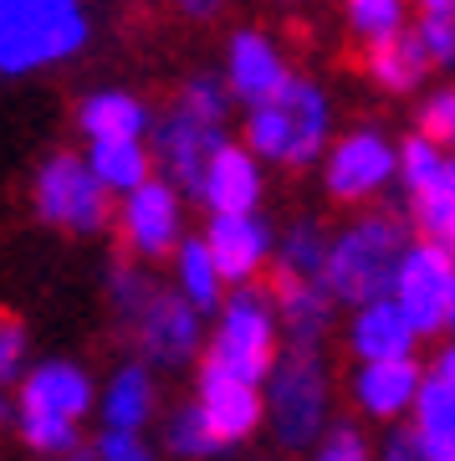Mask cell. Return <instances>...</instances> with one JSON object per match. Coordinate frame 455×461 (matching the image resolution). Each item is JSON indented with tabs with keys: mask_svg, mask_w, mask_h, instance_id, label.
<instances>
[{
	"mask_svg": "<svg viewBox=\"0 0 455 461\" xmlns=\"http://www.w3.org/2000/svg\"><path fill=\"white\" fill-rule=\"evenodd\" d=\"M179 282H184V297L195 313H210L220 303V272H215V257L205 241H184L179 247Z\"/></svg>",
	"mask_w": 455,
	"mask_h": 461,
	"instance_id": "26",
	"label": "cell"
},
{
	"mask_svg": "<svg viewBox=\"0 0 455 461\" xmlns=\"http://www.w3.org/2000/svg\"><path fill=\"white\" fill-rule=\"evenodd\" d=\"M98 461H154V456H148V446L133 430H108L98 441Z\"/></svg>",
	"mask_w": 455,
	"mask_h": 461,
	"instance_id": "36",
	"label": "cell"
},
{
	"mask_svg": "<svg viewBox=\"0 0 455 461\" xmlns=\"http://www.w3.org/2000/svg\"><path fill=\"white\" fill-rule=\"evenodd\" d=\"M179 241V195L174 185L148 180L123 205V247L138 257H169Z\"/></svg>",
	"mask_w": 455,
	"mask_h": 461,
	"instance_id": "13",
	"label": "cell"
},
{
	"mask_svg": "<svg viewBox=\"0 0 455 461\" xmlns=\"http://www.w3.org/2000/svg\"><path fill=\"white\" fill-rule=\"evenodd\" d=\"M424 16H455V0H420Z\"/></svg>",
	"mask_w": 455,
	"mask_h": 461,
	"instance_id": "41",
	"label": "cell"
},
{
	"mask_svg": "<svg viewBox=\"0 0 455 461\" xmlns=\"http://www.w3.org/2000/svg\"><path fill=\"white\" fill-rule=\"evenodd\" d=\"M195 405H200L205 426H210V436L220 446L245 441V436L261 426V415H266L256 384L241 379V375H230V369H220L215 359L200 364V400H195Z\"/></svg>",
	"mask_w": 455,
	"mask_h": 461,
	"instance_id": "10",
	"label": "cell"
},
{
	"mask_svg": "<svg viewBox=\"0 0 455 461\" xmlns=\"http://www.w3.org/2000/svg\"><path fill=\"white\" fill-rule=\"evenodd\" d=\"M451 247H455V230H451Z\"/></svg>",
	"mask_w": 455,
	"mask_h": 461,
	"instance_id": "44",
	"label": "cell"
},
{
	"mask_svg": "<svg viewBox=\"0 0 455 461\" xmlns=\"http://www.w3.org/2000/svg\"><path fill=\"white\" fill-rule=\"evenodd\" d=\"M394 175H399V149H394L379 129H353L327 149L323 180H327V195L333 200H348V205H353V200H369V195H379Z\"/></svg>",
	"mask_w": 455,
	"mask_h": 461,
	"instance_id": "9",
	"label": "cell"
},
{
	"mask_svg": "<svg viewBox=\"0 0 455 461\" xmlns=\"http://www.w3.org/2000/svg\"><path fill=\"white\" fill-rule=\"evenodd\" d=\"M266 415L287 451H308L327 426V369L317 348H287L272 369Z\"/></svg>",
	"mask_w": 455,
	"mask_h": 461,
	"instance_id": "5",
	"label": "cell"
},
{
	"mask_svg": "<svg viewBox=\"0 0 455 461\" xmlns=\"http://www.w3.org/2000/svg\"><path fill=\"white\" fill-rule=\"evenodd\" d=\"M93 175L103 180V190H123L133 195L138 185H148V149L133 139V144H93Z\"/></svg>",
	"mask_w": 455,
	"mask_h": 461,
	"instance_id": "24",
	"label": "cell"
},
{
	"mask_svg": "<svg viewBox=\"0 0 455 461\" xmlns=\"http://www.w3.org/2000/svg\"><path fill=\"white\" fill-rule=\"evenodd\" d=\"M451 277H455V262H451V247L440 241H420V247L405 251L399 262V277H394V303L399 313L415 323V333H440L445 329V313H451Z\"/></svg>",
	"mask_w": 455,
	"mask_h": 461,
	"instance_id": "8",
	"label": "cell"
},
{
	"mask_svg": "<svg viewBox=\"0 0 455 461\" xmlns=\"http://www.w3.org/2000/svg\"><path fill=\"white\" fill-rule=\"evenodd\" d=\"M424 461H455V436H420Z\"/></svg>",
	"mask_w": 455,
	"mask_h": 461,
	"instance_id": "38",
	"label": "cell"
},
{
	"mask_svg": "<svg viewBox=\"0 0 455 461\" xmlns=\"http://www.w3.org/2000/svg\"><path fill=\"white\" fill-rule=\"evenodd\" d=\"M415 215H420V230L424 241H440V247H451V230H455V165L451 175L430 190V195L415 200Z\"/></svg>",
	"mask_w": 455,
	"mask_h": 461,
	"instance_id": "28",
	"label": "cell"
},
{
	"mask_svg": "<svg viewBox=\"0 0 455 461\" xmlns=\"http://www.w3.org/2000/svg\"><path fill=\"white\" fill-rule=\"evenodd\" d=\"M415 430H420V436H455V395L440 384L435 375L420 384V400H415Z\"/></svg>",
	"mask_w": 455,
	"mask_h": 461,
	"instance_id": "30",
	"label": "cell"
},
{
	"mask_svg": "<svg viewBox=\"0 0 455 461\" xmlns=\"http://www.w3.org/2000/svg\"><path fill=\"white\" fill-rule=\"evenodd\" d=\"M435 379L445 384V390H451V395H455V344L440 348V359H435Z\"/></svg>",
	"mask_w": 455,
	"mask_h": 461,
	"instance_id": "39",
	"label": "cell"
},
{
	"mask_svg": "<svg viewBox=\"0 0 455 461\" xmlns=\"http://www.w3.org/2000/svg\"><path fill=\"white\" fill-rule=\"evenodd\" d=\"M445 323L455 329V277H451V313H445Z\"/></svg>",
	"mask_w": 455,
	"mask_h": 461,
	"instance_id": "42",
	"label": "cell"
},
{
	"mask_svg": "<svg viewBox=\"0 0 455 461\" xmlns=\"http://www.w3.org/2000/svg\"><path fill=\"white\" fill-rule=\"evenodd\" d=\"M220 5H226V0H179V11H184V16H215Z\"/></svg>",
	"mask_w": 455,
	"mask_h": 461,
	"instance_id": "40",
	"label": "cell"
},
{
	"mask_svg": "<svg viewBox=\"0 0 455 461\" xmlns=\"http://www.w3.org/2000/svg\"><path fill=\"white\" fill-rule=\"evenodd\" d=\"M108 190L103 180L93 175V165H82L77 154H51L41 175H36V215L47 226H62V230H103L108 226Z\"/></svg>",
	"mask_w": 455,
	"mask_h": 461,
	"instance_id": "7",
	"label": "cell"
},
{
	"mask_svg": "<svg viewBox=\"0 0 455 461\" xmlns=\"http://www.w3.org/2000/svg\"><path fill=\"white\" fill-rule=\"evenodd\" d=\"M210 359L241 379H266L277 369V318H272V293L266 287H241L220 313Z\"/></svg>",
	"mask_w": 455,
	"mask_h": 461,
	"instance_id": "6",
	"label": "cell"
},
{
	"mask_svg": "<svg viewBox=\"0 0 455 461\" xmlns=\"http://www.w3.org/2000/svg\"><path fill=\"white\" fill-rule=\"evenodd\" d=\"M226 103H230V93L215 83V77H195V83L179 93V108L195 113V118H205V123H215V129L226 123Z\"/></svg>",
	"mask_w": 455,
	"mask_h": 461,
	"instance_id": "31",
	"label": "cell"
},
{
	"mask_svg": "<svg viewBox=\"0 0 455 461\" xmlns=\"http://www.w3.org/2000/svg\"><path fill=\"white\" fill-rule=\"evenodd\" d=\"M220 144H226L220 129L205 123V118H195V113H184L179 103L159 118V129H154V149H159L164 169H169L174 185L179 190H190V195L205 190V169H210V159H215V149Z\"/></svg>",
	"mask_w": 455,
	"mask_h": 461,
	"instance_id": "11",
	"label": "cell"
},
{
	"mask_svg": "<svg viewBox=\"0 0 455 461\" xmlns=\"http://www.w3.org/2000/svg\"><path fill=\"white\" fill-rule=\"evenodd\" d=\"M287 87V62L261 32H241L230 41V93L251 108L272 103Z\"/></svg>",
	"mask_w": 455,
	"mask_h": 461,
	"instance_id": "17",
	"label": "cell"
},
{
	"mask_svg": "<svg viewBox=\"0 0 455 461\" xmlns=\"http://www.w3.org/2000/svg\"><path fill=\"white\" fill-rule=\"evenodd\" d=\"M327 251H333V241L323 236V226H317V221H297V226L281 236L277 267L281 272H292V277H302V282H323Z\"/></svg>",
	"mask_w": 455,
	"mask_h": 461,
	"instance_id": "23",
	"label": "cell"
},
{
	"mask_svg": "<svg viewBox=\"0 0 455 461\" xmlns=\"http://www.w3.org/2000/svg\"><path fill=\"white\" fill-rule=\"evenodd\" d=\"M272 308L281 313V329H287V339H292V348H317L323 344L327 323H333V303L338 297L327 293V282H302L292 277V272H281L272 277Z\"/></svg>",
	"mask_w": 455,
	"mask_h": 461,
	"instance_id": "14",
	"label": "cell"
},
{
	"mask_svg": "<svg viewBox=\"0 0 455 461\" xmlns=\"http://www.w3.org/2000/svg\"><path fill=\"white\" fill-rule=\"evenodd\" d=\"M169 451H174V456H215V451H220V441L210 436L200 405H179V411L169 415Z\"/></svg>",
	"mask_w": 455,
	"mask_h": 461,
	"instance_id": "29",
	"label": "cell"
},
{
	"mask_svg": "<svg viewBox=\"0 0 455 461\" xmlns=\"http://www.w3.org/2000/svg\"><path fill=\"white\" fill-rule=\"evenodd\" d=\"M424 375L415 369V359H389V364H363L353 375V400L358 411L379 415V420H399L405 411H415Z\"/></svg>",
	"mask_w": 455,
	"mask_h": 461,
	"instance_id": "19",
	"label": "cell"
},
{
	"mask_svg": "<svg viewBox=\"0 0 455 461\" xmlns=\"http://www.w3.org/2000/svg\"><path fill=\"white\" fill-rule=\"evenodd\" d=\"M205 247H210V257H215L220 282H251L261 267H266L272 230L261 226L256 215H215L210 230H205Z\"/></svg>",
	"mask_w": 455,
	"mask_h": 461,
	"instance_id": "15",
	"label": "cell"
},
{
	"mask_svg": "<svg viewBox=\"0 0 455 461\" xmlns=\"http://www.w3.org/2000/svg\"><path fill=\"white\" fill-rule=\"evenodd\" d=\"M415 323L399 313V303L394 297H379L369 308H358L353 313V329H348V344L363 364H389V359H409L415 354Z\"/></svg>",
	"mask_w": 455,
	"mask_h": 461,
	"instance_id": "16",
	"label": "cell"
},
{
	"mask_svg": "<svg viewBox=\"0 0 455 461\" xmlns=\"http://www.w3.org/2000/svg\"><path fill=\"white\" fill-rule=\"evenodd\" d=\"M445 175H451V159H445V149L430 144L424 133H415V139L399 144V180L409 185V195H415V200L430 195Z\"/></svg>",
	"mask_w": 455,
	"mask_h": 461,
	"instance_id": "25",
	"label": "cell"
},
{
	"mask_svg": "<svg viewBox=\"0 0 455 461\" xmlns=\"http://www.w3.org/2000/svg\"><path fill=\"white\" fill-rule=\"evenodd\" d=\"M327 98L323 87L308 77H287L272 103L251 108L245 118V144L256 149L261 159H277V165H312L327 144Z\"/></svg>",
	"mask_w": 455,
	"mask_h": 461,
	"instance_id": "2",
	"label": "cell"
},
{
	"mask_svg": "<svg viewBox=\"0 0 455 461\" xmlns=\"http://www.w3.org/2000/svg\"><path fill=\"white\" fill-rule=\"evenodd\" d=\"M62 461H98L93 451H72V456H62Z\"/></svg>",
	"mask_w": 455,
	"mask_h": 461,
	"instance_id": "43",
	"label": "cell"
},
{
	"mask_svg": "<svg viewBox=\"0 0 455 461\" xmlns=\"http://www.w3.org/2000/svg\"><path fill=\"white\" fill-rule=\"evenodd\" d=\"M87 41L77 0H0V72L62 62Z\"/></svg>",
	"mask_w": 455,
	"mask_h": 461,
	"instance_id": "3",
	"label": "cell"
},
{
	"mask_svg": "<svg viewBox=\"0 0 455 461\" xmlns=\"http://www.w3.org/2000/svg\"><path fill=\"white\" fill-rule=\"evenodd\" d=\"M348 26L363 41H389L405 32V0H348Z\"/></svg>",
	"mask_w": 455,
	"mask_h": 461,
	"instance_id": "27",
	"label": "cell"
},
{
	"mask_svg": "<svg viewBox=\"0 0 455 461\" xmlns=\"http://www.w3.org/2000/svg\"><path fill=\"white\" fill-rule=\"evenodd\" d=\"M200 200L210 205L215 215H251L261 200V169L251 159V149H236V144H220L215 149L210 169H205V190Z\"/></svg>",
	"mask_w": 455,
	"mask_h": 461,
	"instance_id": "18",
	"label": "cell"
},
{
	"mask_svg": "<svg viewBox=\"0 0 455 461\" xmlns=\"http://www.w3.org/2000/svg\"><path fill=\"white\" fill-rule=\"evenodd\" d=\"M87 405H93V384L77 364H41L21 384V441L31 451L72 456L77 451V420L87 415Z\"/></svg>",
	"mask_w": 455,
	"mask_h": 461,
	"instance_id": "4",
	"label": "cell"
},
{
	"mask_svg": "<svg viewBox=\"0 0 455 461\" xmlns=\"http://www.w3.org/2000/svg\"><path fill=\"white\" fill-rule=\"evenodd\" d=\"M312 456H317V461H369V441L358 436V426L338 420V426L323 430V441H317Z\"/></svg>",
	"mask_w": 455,
	"mask_h": 461,
	"instance_id": "34",
	"label": "cell"
},
{
	"mask_svg": "<svg viewBox=\"0 0 455 461\" xmlns=\"http://www.w3.org/2000/svg\"><path fill=\"white\" fill-rule=\"evenodd\" d=\"M405 251H409L405 226L394 215H363L327 251V272H323L327 293L338 303H353V308H369L379 297H389Z\"/></svg>",
	"mask_w": 455,
	"mask_h": 461,
	"instance_id": "1",
	"label": "cell"
},
{
	"mask_svg": "<svg viewBox=\"0 0 455 461\" xmlns=\"http://www.w3.org/2000/svg\"><path fill=\"white\" fill-rule=\"evenodd\" d=\"M26 359V329H21V318L11 308H0V384H11Z\"/></svg>",
	"mask_w": 455,
	"mask_h": 461,
	"instance_id": "35",
	"label": "cell"
},
{
	"mask_svg": "<svg viewBox=\"0 0 455 461\" xmlns=\"http://www.w3.org/2000/svg\"><path fill=\"white\" fill-rule=\"evenodd\" d=\"M384 461H424V441L415 426H394L384 436Z\"/></svg>",
	"mask_w": 455,
	"mask_h": 461,
	"instance_id": "37",
	"label": "cell"
},
{
	"mask_svg": "<svg viewBox=\"0 0 455 461\" xmlns=\"http://www.w3.org/2000/svg\"><path fill=\"white\" fill-rule=\"evenodd\" d=\"M415 41L424 47L430 67H455V16H424Z\"/></svg>",
	"mask_w": 455,
	"mask_h": 461,
	"instance_id": "32",
	"label": "cell"
},
{
	"mask_svg": "<svg viewBox=\"0 0 455 461\" xmlns=\"http://www.w3.org/2000/svg\"><path fill=\"white\" fill-rule=\"evenodd\" d=\"M103 415H108V430H133L154 415V379H148L144 364H129L118 369L113 384H108V400H103Z\"/></svg>",
	"mask_w": 455,
	"mask_h": 461,
	"instance_id": "22",
	"label": "cell"
},
{
	"mask_svg": "<svg viewBox=\"0 0 455 461\" xmlns=\"http://www.w3.org/2000/svg\"><path fill=\"white\" fill-rule=\"evenodd\" d=\"M420 133L430 144H455V87H440L435 98L420 108Z\"/></svg>",
	"mask_w": 455,
	"mask_h": 461,
	"instance_id": "33",
	"label": "cell"
},
{
	"mask_svg": "<svg viewBox=\"0 0 455 461\" xmlns=\"http://www.w3.org/2000/svg\"><path fill=\"white\" fill-rule=\"evenodd\" d=\"M424 47L415 41L409 32L389 36V41H374L369 47V77H374L384 93H409V87H420L424 77Z\"/></svg>",
	"mask_w": 455,
	"mask_h": 461,
	"instance_id": "21",
	"label": "cell"
},
{
	"mask_svg": "<svg viewBox=\"0 0 455 461\" xmlns=\"http://www.w3.org/2000/svg\"><path fill=\"white\" fill-rule=\"evenodd\" d=\"M77 118H82V129L93 133V144H133L148 123L144 103L129 98V93H98V98L82 103Z\"/></svg>",
	"mask_w": 455,
	"mask_h": 461,
	"instance_id": "20",
	"label": "cell"
},
{
	"mask_svg": "<svg viewBox=\"0 0 455 461\" xmlns=\"http://www.w3.org/2000/svg\"><path fill=\"white\" fill-rule=\"evenodd\" d=\"M138 354L154 364H184L190 354L200 348V313L190 308V297H174V293H159L144 303V313L129 323Z\"/></svg>",
	"mask_w": 455,
	"mask_h": 461,
	"instance_id": "12",
	"label": "cell"
}]
</instances>
